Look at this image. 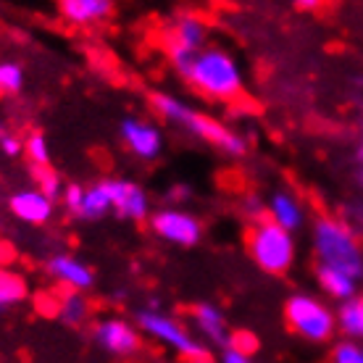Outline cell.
I'll return each mask as SVG.
<instances>
[{
	"instance_id": "obj_1",
	"label": "cell",
	"mask_w": 363,
	"mask_h": 363,
	"mask_svg": "<svg viewBox=\"0 0 363 363\" xmlns=\"http://www.w3.org/2000/svg\"><path fill=\"white\" fill-rule=\"evenodd\" d=\"M150 106L161 118H166L169 124L184 129L195 135L198 140L213 145L221 153L232 155V158H240V155L247 153V140L240 132H235L232 127L221 124L218 118H213L211 113H203V111H195L192 106H187L184 100L174 98V95H166V92H153L150 98Z\"/></svg>"
},
{
	"instance_id": "obj_2",
	"label": "cell",
	"mask_w": 363,
	"mask_h": 363,
	"mask_svg": "<svg viewBox=\"0 0 363 363\" xmlns=\"http://www.w3.org/2000/svg\"><path fill=\"white\" fill-rule=\"evenodd\" d=\"M311 245L318 266H329L342 274H350L353 279H363V245L358 232L347 227L342 218L318 216L313 221Z\"/></svg>"
},
{
	"instance_id": "obj_3",
	"label": "cell",
	"mask_w": 363,
	"mask_h": 363,
	"mask_svg": "<svg viewBox=\"0 0 363 363\" xmlns=\"http://www.w3.org/2000/svg\"><path fill=\"white\" fill-rule=\"evenodd\" d=\"M184 79L192 90L208 100H237L242 92V69L235 61V55H229L221 48H206L203 53L192 61L190 72L184 74Z\"/></svg>"
},
{
	"instance_id": "obj_4",
	"label": "cell",
	"mask_w": 363,
	"mask_h": 363,
	"mask_svg": "<svg viewBox=\"0 0 363 363\" xmlns=\"http://www.w3.org/2000/svg\"><path fill=\"white\" fill-rule=\"evenodd\" d=\"M247 255L266 274H287L298 258L295 235L277 227L269 218L255 221L247 232Z\"/></svg>"
},
{
	"instance_id": "obj_5",
	"label": "cell",
	"mask_w": 363,
	"mask_h": 363,
	"mask_svg": "<svg viewBox=\"0 0 363 363\" xmlns=\"http://www.w3.org/2000/svg\"><path fill=\"white\" fill-rule=\"evenodd\" d=\"M137 329L155 340L158 345L172 347L174 353H179L182 358H187V363H213V355L203 342H198L190 335V329L182 324L179 318L169 316L164 311H150L143 308L137 313Z\"/></svg>"
},
{
	"instance_id": "obj_6",
	"label": "cell",
	"mask_w": 363,
	"mask_h": 363,
	"mask_svg": "<svg viewBox=\"0 0 363 363\" xmlns=\"http://www.w3.org/2000/svg\"><path fill=\"white\" fill-rule=\"evenodd\" d=\"M284 318L298 337L308 342H329L337 332V311L311 292H292L284 303Z\"/></svg>"
},
{
	"instance_id": "obj_7",
	"label": "cell",
	"mask_w": 363,
	"mask_h": 363,
	"mask_svg": "<svg viewBox=\"0 0 363 363\" xmlns=\"http://www.w3.org/2000/svg\"><path fill=\"white\" fill-rule=\"evenodd\" d=\"M206 43H208V24L198 13H184L164 29V50L182 77L190 72L192 61L206 50Z\"/></svg>"
},
{
	"instance_id": "obj_8",
	"label": "cell",
	"mask_w": 363,
	"mask_h": 363,
	"mask_svg": "<svg viewBox=\"0 0 363 363\" xmlns=\"http://www.w3.org/2000/svg\"><path fill=\"white\" fill-rule=\"evenodd\" d=\"M150 229L158 240L177 247L198 245L203 237V224L198 221V216L182 208H161L150 213Z\"/></svg>"
},
{
	"instance_id": "obj_9",
	"label": "cell",
	"mask_w": 363,
	"mask_h": 363,
	"mask_svg": "<svg viewBox=\"0 0 363 363\" xmlns=\"http://www.w3.org/2000/svg\"><path fill=\"white\" fill-rule=\"evenodd\" d=\"M92 340L100 350H106L108 355L116 358H129L143 347V332L137 329V324L127 321L121 316H106L95 321L92 327Z\"/></svg>"
},
{
	"instance_id": "obj_10",
	"label": "cell",
	"mask_w": 363,
	"mask_h": 363,
	"mask_svg": "<svg viewBox=\"0 0 363 363\" xmlns=\"http://www.w3.org/2000/svg\"><path fill=\"white\" fill-rule=\"evenodd\" d=\"M103 187L111 198V208L118 218L127 221H145L150 216V200H147L145 187L129 179H106Z\"/></svg>"
},
{
	"instance_id": "obj_11",
	"label": "cell",
	"mask_w": 363,
	"mask_h": 363,
	"mask_svg": "<svg viewBox=\"0 0 363 363\" xmlns=\"http://www.w3.org/2000/svg\"><path fill=\"white\" fill-rule=\"evenodd\" d=\"M121 140L132 155H137L140 161H155L158 155L164 153V132L155 127L153 121L145 118L129 116L121 121Z\"/></svg>"
},
{
	"instance_id": "obj_12",
	"label": "cell",
	"mask_w": 363,
	"mask_h": 363,
	"mask_svg": "<svg viewBox=\"0 0 363 363\" xmlns=\"http://www.w3.org/2000/svg\"><path fill=\"white\" fill-rule=\"evenodd\" d=\"M45 272L50 274V279L64 287V290H77L87 292L95 284V272L84 264L82 258L69 253H55L45 261Z\"/></svg>"
},
{
	"instance_id": "obj_13",
	"label": "cell",
	"mask_w": 363,
	"mask_h": 363,
	"mask_svg": "<svg viewBox=\"0 0 363 363\" xmlns=\"http://www.w3.org/2000/svg\"><path fill=\"white\" fill-rule=\"evenodd\" d=\"M9 208L18 221L32 224V227H43L53 218L55 203L48 200L40 190H18L9 198Z\"/></svg>"
},
{
	"instance_id": "obj_14",
	"label": "cell",
	"mask_w": 363,
	"mask_h": 363,
	"mask_svg": "<svg viewBox=\"0 0 363 363\" xmlns=\"http://www.w3.org/2000/svg\"><path fill=\"white\" fill-rule=\"evenodd\" d=\"M192 324H195V329H198L200 335L206 337L213 347H218V350H224V347L232 345V335H235V332H229L224 311L218 308V306H213V303H198V306L192 308Z\"/></svg>"
},
{
	"instance_id": "obj_15",
	"label": "cell",
	"mask_w": 363,
	"mask_h": 363,
	"mask_svg": "<svg viewBox=\"0 0 363 363\" xmlns=\"http://www.w3.org/2000/svg\"><path fill=\"white\" fill-rule=\"evenodd\" d=\"M266 218L295 235L306 224V208L298 200V195H292L290 190H277L266 200Z\"/></svg>"
},
{
	"instance_id": "obj_16",
	"label": "cell",
	"mask_w": 363,
	"mask_h": 363,
	"mask_svg": "<svg viewBox=\"0 0 363 363\" xmlns=\"http://www.w3.org/2000/svg\"><path fill=\"white\" fill-rule=\"evenodd\" d=\"M58 13L74 27H92L113 13V3L111 0H61Z\"/></svg>"
},
{
	"instance_id": "obj_17",
	"label": "cell",
	"mask_w": 363,
	"mask_h": 363,
	"mask_svg": "<svg viewBox=\"0 0 363 363\" xmlns=\"http://www.w3.org/2000/svg\"><path fill=\"white\" fill-rule=\"evenodd\" d=\"M316 281L324 290V295L337 300L340 306L358 295V279H353L350 274L337 272V269H329V266H316Z\"/></svg>"
},
{
	"instance_id": "obj_18",
	"label": "cell",
	"mask_w": 363,
	"mask_h": 363,
	"mask_svg": "<svg viewBox=\"0 0 363 363\" xmlns=\"http://www.w3.org/2000/svg\"><path fill=\"white\" fill-rule=\"evenodd\" d=\"M55 316L64 321L66 327H82L90 318V300L84 298V292L64 290L55 295Z\"/></svg>"
},
{
	"instance_id": "obj_19",
	"label": "cell",
	"mask_w": 363,
	"mask_h": 363,
	"mask_svg": "<svg viewBox=\"0 0 363 363\" xmlns=\"http://www.w3.org/2000/svg\"><path fill=\"white\" fill-rule=\"evenodd\" d=\"M337 329L353 342L363 340V295H355L337 308Z\"/></svg>"
},
{
	"instance_id": "obj_20",
	"label": "cell",
	"mask_w": 363,
	"mask_h": 363,
	"mask_svg": "<svg viewBox=\"0 0 363 363\" xmlns=\"http://www.w3.org/2000/svg\"><path fill=\"white\" fill-rule=\"evenodd\" d=\"M113 213L111 208V198L106 187H103V182L98 184H92V187H84V195H82V208L77 213V218H82V221H100L103 216H108Z\"/></svg>"
},
{
	"instance_id": "obj_21",
	"label": "cell",
	"mask_w": 363,
	"mask_h": 363,
	"mask_svg": "<svg viewBox=\"0 0 363 363\" xmlns=\"http://www.w3.org/2000/svg\"><path fill=\"white\" fill-rule=\"evenodd\" d=\"M27 295H29L27 279L21 274L9 272V269L0 266V313L18 306V303H24Z\"/></svg>"
},
{
	"instance_id": "obj_22",
	"label": "cell",
	"mask_w": 363,
	"mask_h": 363,
	"mask_svg": "<svg viewBox=\"0 0 363 363\" xmlns=\"http://www.w3.org/2000/svg\"><path fill=\"white\" fill-rule=\"evenodd\" d=\"M24 155L32 161V169H50V145L43 132H29L24 140Z\"/></svg>"
},
{
	"instance_id": "obj_23",
	"label": "cell",
	"mask_w": 363,
	"mask_h": 363,
	"mask_svg": "<svg viewBox=\"0 0 363 363\" xmlns=\"http://www.w3.org/2000/svg\"><path fill=\"white\" fill-rule=\"evenodd\" d=\"M24 87V69L13 61H0V98L16 95Z\"/></svg>"
},
{
	"instance_id": "obj_24",
	"label": "cell",
	"mask_w": 363,
	"mask_h": 363,
	"mask_svg": "<svg viewBox=\"0 0 363 363\" xmlns=\"http://www.w3.org/2000/svg\"><path fill=\"white\" fill-rule=\"evenodd\" d=\"M35 172V182H37V190L43 192L48 200H58L64 195V184H61V177L53 172V169H32Z\"/></svg>"
},
{
	"instance_id": "obj_25",
	"label": "cell",
	"mask_w": 363,
	"mask_h": 363,
	"mask_svg": "<svg viewBox=\"0 0 363 363\" xmlns=\"http://www.w3.org/2000/svg\"><path fill=\"white\" fill-rule=\"evenodd\" d=\"M329 363H363V345L361 342H353V340L337 342Z\"/></svg>"
},
{
	"instance_id": "obj_26",
	"label": "cell",
	"mask_w": 363,
	"mask_h": 363,
	"mask_svg": "<svg viewBox=\"0 0 363 363\" xmlns=\"http://www.w3.org/2000/svg\"><path fill=\"white\" fill-rule=\"evenodd\" d=\"M82 195H84V187L82 184H66L64 187V195H61V203H64V208L77 216L79 208H82Z\"/></svg>"
},
{
	"instance_id": "obj_27",
	"label": "cell",
	"mask_w": 363,
	"mask_h": 363,
	"mask_svg": "<svg viewBox=\"0 0 363 363\" xmlns=\"http://www.w3.org/2000/svg\"><path fill=\"white\" fill-rule=\"evenodd\" d=\"M0 153L9 155V158H16V155L24 153V140H18V135H13V132H3L0 135Z\"/></svg>"
},
{
	"instance_id": "obj_28",
	"label": "cell",
	"mask_w": 363,
	"mask_h": 363,
	"mask_svg": "<svg viewBox=\"0 0 363 363\" xmlns=\"http://www.w3.org/2000/svg\"><path fill=\"white\" fill-rule=\"evenodd\" d=\"M342 221L353 232H361L363 229V203H347L345 211H342Z\"/></svg>"
},
{
	"instance_id": "obj_29",
	"label": "cell",
	"mask_w": 363,
	"mask_h": 363,
	"mask_svg": "<svg viewBox=\"0 0 363 363\" xmlns=\"http://www.w3.org/2000/svg\"><path fill=\"white\" fill-rule=\"evenodd\" d=\"M216 363H253V355L245 353V350H240V347L229 345L224 350H218V358Z\"/></svg>"
},
{
	"instance_id": "obj_30",
	"label": "cell",
	"mask_w": 363,
	"mask_h": 363,
	"mask_svg": "<svg viewBox=\"0 0 363 363\" xmlns=\"http://www.w3.org/2000/svg\"><path fill=\"white\" fill-rule=\"evenodd\" d=\"M245 213L247 216H253V224L255 221H261V218H266V203L258 195H250V198H245Z\"/></svg>"
},
{
	"instance_id": "obj_31",
	"label": "cell",
	"mask_w": 363,
	"mask_h": 363,
	"mask_svg": "<svg viewBox=\"0 0 363 363\" xmlns=\"http://www.w3.org/2000/svg\"><path fill=\"white\" fill-rule=\"evenodd\" d=\"M232 345L253 355L255 347H258V340H255L253 335H247V332H235V335H232Z\"/></svg>"
},
{
	"instance_id": "obj_32",
	"label": "cell",
	"mask_w": 363,
	"mask_h": 363,
	"mask_svg": "<svg viewBox=\"0 0 363 363\" xmlns=\"http://www.w3.org/2000/svg\"><path fill=\"white\" fill-rule=\"evenodd\" d=\"M353 158H355V166L361 169L363 166V124H361V129H358V143H355Z\"/></svg>"
},
{
	"instance_id": "obj_33",
	"label": "cell",
	"mask_w": 363,
	"mask_h": 363,
	"mask_svg": "<svg viewBox=\"0 0 363 363\" xmlns=\"http://www.w3.org/2000/svg\"><path fill=\"white\" fill-rule=\"evenodd\" d=\"M316 0H308V3H298V9H316Z\"/></svg>"
},
{
	"instance_id": "obj_34",
	"label": "cell",
	"mask_w": 363,
	"mask_h": 363,
	"mask_svg": "<svg viewBox=\"0 0 363 363\" xmlns=\"http://www.w3.org/2000/svg\"><path fill=\"white\" fill-rule=\"evenodd\" d=\"M3 132H6V129H3V127H0V135H3Z\"/></svg>"
}]
</instances>
